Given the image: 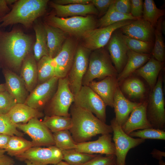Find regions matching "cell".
<instances>
[{
  "label": "cell",
  "mask_w": 165,
  "mask_h": 165,
  "mask_svg": "<svg viewBox=\"0 0 165 165\" xmlns=\"http://www.w3.org/2000/svg\"><path fill=\"white\" fill-rule=\"evenodd\" d=\"M35 40L31 35L18 28L0 31V66L20 71L22 62L33 49Z\"/></svg>",
  "instance_id": "obj_1"
},
{
  "label": "cell",
  "mask_w": 165,
  "mask_h": 165,
  "mask_svg": "<svg viewBox=\"0 0 165 165\" xmlns=\"http://www.w3.org/2000/svg\"><path fill=\"white\" fill-rule=\"evenodd\" d=\"M72 126L69 130L77 143L86 141L98 134L112 132L111 125L100 120L91 112L72 104L70 108Z\"/></svg>",
  "instance_id": "obj_2"
},
{
  "label": "cell",
  "mask_w": 165,
  "mask_h": 165,
  "mask_svg": "<svg viewBox=\"0 0 165 165\" xmlns=\"http://www.w3.org/2000/svg\"><path fill=\"white\" fill-rule=\"evenodd\" d=\"M49 2L48 0H17L9 13L0 19V27L20 24L25 28H30L44 14Z\"/></svg>",
  "instance_id": "obj_3"
},
{
  "label": "cell",
  "mask_w": 165,
  "mask_h": 165,
  "mask_svg": "<svg viewBox=\"0 0 165 165\" xmlns=\"http://www.w3.org/2000/svg\"><path fill=\"white\" fill-rule=\"evenodd\" d=\"M112 63L109 54L103 48L94 50L90 55L82 86H88L96 79L101 80L108 76L117 77L118 74Z\"/></svg>",
  "instance_id": "obj_4"
},
{
  "label": "cell",
  "mask_w": 165,
  "mask_h": 165,
  "mask_svg": "<svg viewBox=\"0 0 165 165\" xmlns=\"http://www.w3.org/2000/svg\"><path fill=\"white\" fill-rule=\"evenodd\" d=\"M162 85L163 77L160 74L147 101L146 114L148 119L152 128L164 130L165 100Z\"/></svg>",
  "instance_id": "obj_5"
},
{
  "label": "cell",
  "mask_w": 165,
  "mask_h": 165,
  "mask_svg": "<svg viewBox=\"0 0 165 165\" xmlns=\"http://www.w3.org/2000/svg\"><path fill=\"white\" fill-rule=\"evenodd\" d=\"M46 20L45 23L50 25L66 33L80 37L86 32L95 29L96 25L94 18L91 16L64 18L50 15L46 17Z\"/></svg>",
  "instance_id": "obj_6"
},
{
  "label": "cell",
  "mask_w": 165,
  "mask_h": 165,
  "mask_svg": "<svg viewBox=\"0 0 165 165\" xmlns=\"http://www.w3.org/2000/svg\"><path fill=\"white\" fill-rule=\"evenodd\" d=\"M90 51L82 46L76 49L72 67L66 76L70 89L74 96L82 86V79L88 66Z\"/></svg>",
  "instance_id": "obj_7"
},
{
  "label": "cell",
  "mask_w": 165,
  "mask_h": 165,
  "mask_svg": "<svg viewBox=\"0 0 165 165\" xmlns=\"http://www.w3.org/2000/svg\"><path fill=\"white\" fill-rule=\"evenodd\" d=\"M74 100L67 78H59L56 91L49 101V116H71L69 110Z\"/></svg>",
  "instance_id": "obj_8"
},
{
  "label": "cell",
  "mask_w": 165,
  "mask_h": 165,
  "mask_svg": "<svg viewBox=\"0 0 165 165\" xmlns=\"http://www.w3.org/2000/svg\"><path fill=\"white\" fill-rule=\"evenodd\" d=\"M15 157L20 161H28L35 165H53L63 160L62 151L55 145L47 148L33 147Z\"/></svg>",
  "instance_id": "obj_9"
},
{
  "label": "cell",
  "mask_w": 165,
  "mask_h": 165,
  "mask_svg": "<svg viewBox=\"0 0 165 165\" xmlns=\"http://www.w3.org/2000/svg\"><path fill=\"white\" fill-rule=\"evenodd\" d=\"M113 132L112 139L115 149L116 165H125V160L129 151L145 141L140 138H134L126 134L115 118L111 121Z\"/></svg>",
  "instance_id": "obj_10"
},
{
  "label": "cell",
  "mask_w": 165,
  "mask_h": 165,
  "mask_svg": "<svg viewBox=\"0 0 165 165\" xmlns=\"http://www.w3.org/2000/svg\"><path fill=\"white\" fill-rule=\"evenodd\" d=\"M73 103L95 114L97 118L105 123L107 106L101 97L89 86H82L78 93L74 96Z\"/></svg>",
  "instance_id": "obj_11"
},
{
  "label": "cell",
  "mask_w": 165,
  "mask_h": 165,
  "mask_svg": "<svg viewBox=\"0 0 165 165\" xmlns=\"http://www.w3.org/2000/svg\"><path fill=\"white\" fill-rule=\"evenodd\" d=\"M133 21H120L105 27L95 28L86 32L81 37L84 46L90 50L102 48L108 43L116 30L130 24Z\"/></svg>",
  "instance_id": "obj_12"
},
{
  "label": "cell",
  "mask_w": 165,
  "mask_h": 165,
  "mask_svg": "<svg viewBox=\"0 0 165 165\" xmlns=\"http://www.w3.org/2000/svg\"><path fill=\"white\" fill-rule=\"evenodd\" d=\"M17 129L32 139L33 147L55 145L53 134L42 121L34 118L26 123L16 124Z\"/></svg>",
  "instance_id": "obj_13"
},
{
  "label": "cell",
  "mask_w": 165,
  "mask_h": 165,
  "mask_svg": "<svg viewBox=\"0 0 165 165\" xmlns=\"http://www.w3.org/2000/svg\"><path fill=\"white\" fill-rule=\"evenodd\" d=\"M58 79L54 76L45 82L37 84L29 94L24 104L37 109L44 106L55 94Z\"/></svg>",
  "instance_id": "obj_14"
},
{
  "label": "cell",
  "mask_w": 165,
  "mask_h": 165,
  "mask_svg": "<svg viewBox=\"0 0 165 165\" xmlns=\"http://www.w3.org/2000/svg\"><path fill=\"white\" fill-rule=\"evenodd\" d=\"M74 42L67 38L60 52L53 58L55 76L59 78L66 77L72 67L76 50Z\"/></svg>",
  "instance_id": "obj_15"
},
{
  "label": "cell",
  "mask_w": 165,
  "mask_h": 165,
  "mask_svg": "<svg viewBox=\"0 0 165 165\" xmlns=\"http://www.w3.org/2000/svg\"><path fill=\"white\" fill-rule=\"evenodd\" d=\"M110 56L118 74L123 70L127 63L129 50L122 33L115 32L108 42Z\"/></svg>",
  "instance_id": "obj_16"
},
{
  "label": "cell",
  "mask_w": 165,
  "mask_h": 165,
  "mask_svg": "<svg viewBox=\"0 0 165 165\" xmlns=\"http://www.w3.org/2000/svg\"><path fill=\"white\" fill-rule=\"evenodd\" d=\"M112 139L110 134L102 135L96 140L77 143L74 149L90 154L99 153L106 155H115V147Z\"/></svg>",
  "instance_id": "obj_17"
},
{
  "label": "cell",
  "mask_w": 165,
  "mask_h": 165,
  "mask_svg": "<svg viewBox=\"0 0 165 165\" xmlns=\"http://www.w3.org/2000/svg\"><path fill=\"white\" fill-rule=\"evenodd\" d=\"M123 34L127 37L146 42H152L154 28L142 17L133 20L121 28Z\"/></svg>",
  "instance_id": "obj_18"
},
{
  "label": "cell",
  "mask_w": 165,
  "mask_h": 165,
  "mask_svg": "<svg viewBox=\"0 0 165 165\" xmlns=\"http://www.w3.org/2000/svg\"><path fill=\"white\" fill-rule=\"evenodd\" d=\"M6 90L15 99L17 103H24L29 94L24 83L20 76L13 71L3 69Z\"/></svg>",
  "instance_id": "obj_19"
},
{
  "label": "cell",
  "mask_w": 165,
  "mask_h": 165,
  "mask_svg": "<svg viewBox=\"0 0 165 165\" xmlns=\"http://www.w3.org/2000/svg\"><path fill=\"white\" fill-rule=\"evenodd\" d=\"M88 86L101 97L106 106L113 108L114 95L119 86L117 77L108 76L99 81L93 80Z\"/></svg>",
  "instance_id": "obj_20"
},
{
  "label": "cell",
  "mask_w": 165,
  "mask_h": 165,
  "mask_svg": "<svg viewBox=\"0 0 165 165\" xmlns=\"http://www.w3.org/2000/svg\"><path fill=\"white\" fill-rule=\"evenodd\" d=\"M147 105L146 101L140 102L121 126L123 131L127 134L138 130L152 128L147 118Z\"/></svg>",
  "instance_id": "obj_21"
},
{
  "label": "cell",
  "mask_w": 165,
  "mask_h": 165,
  "mask_svg": "<svg viewBox=\"0 0 165 165\" xmlns=\"http://www.w3.org/2000/svg\"><path fill=\"white\" fill-rule=\"evenodd\" d=\"M140 102H133L127 99L119 86L114 95L113 107L116 115L115 119L118 124L122 126Z\"/></svg>",
  "instance_id": "obj_22"
},
{
  "label": "cell",
  "mask_w": 165,
  "mask_h": 165,
  "mask_svg": "<svg viewBox=\"0 0 165 165\" xmlns=\"http://www.w3.org/2000/svg\"><path fill=\"white\" fill-rule=\"evenodd\" d=\"M20 71V76L30 93L38 84L37 62L31 52L24 59Z\"/></svg>",
  "instance_id": "obj_23"
},
{
  "label": "cell",
  "mask_w": 165,
  "mask_h": 165,
  "mask_svg": "<svg viewBox=\"0 0 165 165\" xmlns=\"http://www.w3.org/2000/svg\"><path fill=\"white\" fill-rule=\"evenodd\" d=\"M49 3L50 6L54 9L56 16L59 17L99 14L97 9L91 2L86 4H77L65 5L57 4L52 1L50 2Z\"/></svg>",
  "instance_id": "obj_24"
},
{
  "label": "cell",
  "mask_w": 165,
  "mask_h": 165,
  "mask_svg": "<svg viewBox=\"0 0 165 165\" xmlns=\"http://www.w3.org/2000/svg\"><path fill=\"white\" fill-rule=\"evenodd\" d=\"M43 24L46 33L49 57L53 58L61 50L66 39V33L45 22Z\"/></svg>",
  "instance_id": "obj_25"
},
{
  "label": "cell",
  "mask_w": 165,
  "mask_h": 165,
  "mask_svg": "<svg viewBox=\"0 0 165 165\" xmlns=\"http://www.w3.org/2000/svg\"><path fill=\"white\" fill-rule=\"evenodd\" d=\"M15 124L26 123L34 118L43 117L44 114L38 109L34 108L24 103H16L6 114Z\"/></svg>",
  "instance_id": "obj_26"
},
{
  "label": "cell",
  "mask_w": 165,
  "mask_h": 165,
  "mask_svg": "<svg viewBox=\"0 0 165 165\" xmlns=\"http://www.w3.org/2000/svg\"><path fill=\"white\" fill-rule=\"evenodd\" d=\"M127 57L125 66L117 77L119 83L129 77L136 70L146 63L151 57V55L150 54L138 53L129 49Z\"/></svg>",
  "instance_id": "obj_27"
},
{
  "label": "cell",
  "mask_w": 165,
  "mask_h": 165,
  "mask_svg": "<svg viewBox=\"0 0 165 165\" xmlns=\"http://www.w3.org/2000/svg\"><path fill=\"white\" fill-rule=\"evenodd\" d=\"M163 66V62L156 60L152 57H151L144 65L134 72L143 78L152 90L156 83Z\"/></svg>",
  "instance_id": "obj_28"
},
{
  "label": "cell",
  "mask_w": 165,
  "mask_h": 165,
  "mask_svg": "<svg viewBox=\"0 0 165 165\" xmlns=\"http://www.w3.org/2000/svg\"><path fill=\"white\" fill-rule=\"evenodd\" d=\"M33 26L35 35L33 48V55L38 62L43 57L49 56L47 35L43 23L35 21Z\"/></svg>",
  "instance_id": "obj_29"
},
{
  "label": "cell",
  "mask_w": 165,
  "mask_h": 165,
  "mask_svg": "<svg viewBox=\"0 0 165 165\" xmlns=\"http://www.w3.org/2000/svg\"><path fill=\"white\" fill-rule=\"evenodd\" d=\"M122 82L120 90L123 94L132 100L144 98L146 89L144 83L139 79L134 77H128Z\"/></svg>",
  "instance_id": "obj_30"
},
{
  "label": "cell",
  "mask_w": 165,
  "mask_h": 165,
  "mask_svg": "<svg viewBox=\"0 0 165 165\" xmlns=\"http://www.w3.org/2000/svg\"><path fill=\"white\" fill-rule=\"evenodd\" d=\"M38 84H41L55 76V69L53 58L49 56L42 57L37 62Z\"/></svg>",
  "instance_id": "obj_31"
},
{
  "label": "cell",
  "mask_w": 165,
  "mask_h": 165,
  "mask_svg": "<svg viewBox=\"0 0 165 165\" xmlns=\"http://www.w3.org/2000/svg\"><path fill=\"white\" fill-rule=\"evenodd\" d=\"M113 4L98 21V24L100 28L105 27L120 21L133 20L139 19L133 16L131 14H125L117 11L114 8Z\"/></svg>",
  "instance_id": "obj_32"
},
{
  "label": "cell",
  "mask_w": 165,
  "mask_h": 165,
  "mask_svg": "<svg viewBox=\"0 0 165 165\" xmlns=\"http://www.w3.org/2000/svg\"><path fill=\"white\" fill-rule=\"evenodd\" d=\"M42 122L50 131L53 133L69 130L72 126L71 116H46Z\"/></svg>",
  "instance_id": "obj_33"
},
{
  "label": "cell",
  "mask_w": 165,
  "mask_h": 165,
  "mask_svg": "<svg viewBox=\"0 0 165 165\" xmlns=\"http://www.w3.org/2000/svg\"><path fill=\"white\" fill-rule=\"evenodd\" d=\"M33 147L31 141H28L22 137L14 135L11 136L5 149L8 155L16 157Z\"/></svg>",
  "instance_id": "obj_34"
},
{
  "label": "cell",
  "mask_w": 165,
  "mask_h": 165,
  "mask_svg": "<svg viewBox=\"0 0 165 165\" xmlns=\"http://www.w3.org/2000/svg\"><path fill=\"white\" fill-rule=\"evenodd\" d=\"M142 18L154 28L159 19L165 15V10L158 8L153 0H145L143 2Z\"/></svg>",
  "instance_id": "obj_35"
},
{
  "label": "cell",
  "mask_w": 165,
  "mask_h": 165,
  "mask_svg": "<svg viewBox=\"0 0 165 165\" xmlns=\"http://www.w3.org/2000/svg\"><path fill=\"white\" fill-rule=\"evenodd\" d=\"M162 18L158 21L154 30L155 42L151 54L152 57L156 60L163 62L165 60V45L162 35L161 28Z\"/></svg>",
  "instance_id": "obj_36"
},
{
  "label": "cell",
  "mask_w": 165,
  "mask_h": 165,
  "mask_svg": "<svg viewBox=\"0 0 165 165\" xmlns=\"http://www.w3.org/2000/svg\"><path fill=\"white\" fill-rule=\"evenodd\" d=\"M63 160L70 165H82L97 155L79 152L74 149L62 151Z\"/></svg>",
  "instance_id": "obj_37"
},
{
  "label": "cell",
  "mask_w": 165,
  "mask_h": 165,
  "mask_svg": "<svg viewBox=\"0 0 165 165\" xmlns=\"http://www.w3.org/2000/svg\"><path fill=\"white\" fill-rule=\"evenodd\" d=\"M55 145L61 151L74 149L77 143L73 139L69 130L53 133Z\"/></svg>",
  "instance_id": "obj_38"
},
{
  "label": "cell",
  "mask_w": 165,
  "mask_h": 165,
  "mask_svg": "<svg viewBox=\"0 0 165 165\" xmlns=\"http://www.w3.org/2000/svg\"><path fill=\"white\" fill-rule=\"evenodd\" d=\"M123 36L128 48L130 50L140 53L151 54L152 50V42L132 38L123 34Z\"/></svg>",
  "instance_id": "obj_39"
},
{
  "label": "cell",
  "mask_w": 165,
  "mask_h": 165,
  "mask_svg": "<svg viewBox=\"0 0 165 165\" xmlns=\"http://www.w3.org/2000/svg\"><path fill=\"white\" fill-rule=\"evenodd\" d=\"M129 135L132 137H136L144 140H165V132L164 130L152 128L135 131L130 133Z\"/></svg>",
  "instance_id": "obj_40"
},
{
  "label": "cell",
  "mask_w": 165,
  "mask_h": 165,
  "mask_svg": "<svg viewBox=\"0 0 165 165\" xmlns=\"http://www.w3.org/2000/svg\"><path fill=\"white\" fill-rule=\"evenodd\" d=\"M17 129L16 124L11 120L6 114H0V134L23 136V134Z\"/></svg>",
  "instance_id": "obj_41"
},
{
  "label": "cell",
  "mask_w": 165,
  "mask_h": 165,
  "mask_svg": "<svg viewBox=\"0 0 165 165\" xmlns=\"http://www.w3.org/2000/svg\"><path fill=\"white\" fill-rule=\"evenodd\" d=\"M16 103L15 99L7 90L0 92V114H7Z\"/></svg>",
  "instance_id": "obj_42"
},
{
  "label": "cell",
  "mask_w": 165,
  "mask_h": 165,
  "mask_svg": "<svg viewBox=\"0 0 165 165\" xmlns=\"http://www.w3.org/2000/svg\"><path fill=\"white\" fill-rule=\"evenodd\" d=\"M116 157L115 155L105 156L99 155L82 165H116Z\"/></svg>",
  "instance_id": "obj_43"
},
{
  "label": "cell",
  "mask_w": 165,
  "mask_h": 165,
  "mask_svg": "<svg viewBox=\"0 0 165 165\" xmlns=\"http://www.w3.org/2000/svg\"><path fill=\"white\" fill-rule=\"evenodd\" d=\"M115 0H91L92 3L97 9L100 15L105 14L110 6Z\"/></svg>",
  "instance_id": "obj_44"
},
{
  "label": "cell",
  "mask_w": 165,
  "mask_h": 165,
  "mask_svg": "<svg viewBox=\"0 0 165 165\" xmlns=\"http://www.w3.org/2000/svg\"><path fill=\"white\" fill-rule=\"evenodd\" d=\"M115 9L123 14H130L131 2L129 0H115L113 4Z\"/></svg>",
  "instance_id": "obj_45"
},
{
  "label": "cell",
  "mask_w": 165,
  "mask_h": 165,
  "mask_svg": "<svg viewBox=\"0 0 165 165\" xmlns=\"http://www.w3.org/2000/svg\"><path fill=\"white\" fill-rule=\"evenodd\" d=\"M130 14L134 17L140 18L142 17L143 1L142 0H131Z\"/></svg>",
  "instance_id": "obj_46"
},
{
  "label": "cell",
  "mask_w": 165,
  "mask_h": 165,
  "mask_svg": "<svg viewBox=\"0 0 165 165\" xmlns=\"http://www.w3.org/2000/svg\"><path fill=\"white\" fill-rule=\"evenodd\" d=\"M17 0H0V18H2L10 11L8 6L13 4Z\"/></svg>",
  "instance_id": "obj_47"
},
{
  "label": "cell",
  "mask_w": 165,
  "mask_h": 165,
  "mask_svg": "<svg viewBox=\"0 0 165 165\" xmlns=\"http://www.w3.org/2000/svg\"><path fill=\"white\" fill-rule=\"evenodd\" d=\"M5 149L0 148V165H11L14 164V160L6 155Z\"/></svg>",
  "instance_id": "obj_48"
},
{
  "label": "cell",
  "mask_w": 165,
  "mask_h": 165,
  "mask_svg": "<svg viewBox=\"0 0 165 165\" xmlns=\"http://www.w3.org/2000/svg\"><path fill=\"white\" fill-rule=\"evenodd\" d=\"M52 2L57 4L65 5L73 4H88L90 3V0H54Z\"/></svg>",
  "instance_id": "obj_49"
},
{
  "label": "cell",
  "mask_w": 165,
  "mask_h": 165,
  "mask_svg": "<svg viewBox=\"0 0 165 165\" xmlns=\"http://www.w3.org/2000/svg\"><path fill=\"white\" fill-rule=\"evenodd\" d=\"M11 136L0 134V148L5 149Z\"/></svg>",
  "instance_id": "obj_50"
},
{
  "label": "cell",
  "mask_w": 165,
  "mask_h": 165,
  "mask_svg": "<svg viewBox=\"0 0 165 165\" xmlns=\"http://www.w3.org/2000/svg\"><path fill=\"white\" fill-rule=\"evenodd\" d=\"M152 156L159 160H161L163 157H165V153L158 150L154 149L151 153Z\"/></svg>",
  "instance_id": "obj_51"
},
{
  "label": "cell",
  "mask_w": 165,
  "mask_h": 165,
  "mask_svg": "<svg viewBox=\"0 0 165 165\" xmlns=\"http://www.w3.org/2000/svg\"><path fill=\"white\" fill-rule=\"evenodd\" d=\"M161 28L162 33L165 35V21L162 20L161 23Z\"/></svg>",
  "instance_id": "obj_52"
},
{
  "label": "cell",
  "mask_w": 165,
  "mask_h": 165,
  "mask_svg": "<svg viewBox=\"0 0 165 165\" xmlns=\"http://www.w3.org/2000/svg\"><path fill=\"white\" fill-rule=\"evenodd\" d=\"M6 90V88L5 83L0 84V92Z\"/></svg>",
  "instance_id": "obj_53"
},
{
  "label": "cell",
  "mask_w": 165,
  "mask_h": 165,
  "mask_svg": "<svg viewBox=\"0 0 165 165\" xmlns=\"http://www.w3.org/2000/svg\"><path fill=\"white\" fill-rule=\"evenodd\" d=\"M70 165L65 161H63L62 160L59 162L58 163L53 165Z\"/></svg>",
  "instance_id": "obj_54"
},
{
  "label": "cell",
  "mask_w": 165,
  "mask_h": 165,
  "mask_svg": "<svg viewBox=\"0 0 165 165\" xmlns=\"http://www.w3.org/2000/svg\"><path fill=\"white\" fill-rule=\"evenodd\" d=\"M159 163L160 165H165L164 162L162 160H159Z\"/></svg>",
  "instance_id": "obj_55"
},
{
  "label": "cell",
  "mask_w": 165,
  "mask_h": 165,
  "mask_svg": "<svg viewBox=\"0 0 165 165\" xmlns=\"http://www.w3.org/2000/svg\"><path fill=\"white\" fill-rule=\"evenodd\" d=\"M24 162L26 164V165H35L34 164L31 163V162L28 161H25ZM11 165H14V164H12Z\"/></svg>",
  "instance_id": "obj_56"
},
{
  "label": "cell",
  "mask_w": 165,
  "mask_h": 165,
  "mask_svg": "<svg viewBox=\"0 0 165 165\" xmlns=\"http://www.w3.org/2000/svg\"><path fill=\"white\" fill-rule=\"evenodd\" d=\"M0 28H1V27H0ZM0 31H1V30H0Z\"/></svg>",
  "instance_id": "obj_57"
},
{
  "label": "cell",
  "mask_w": 165,
  "mask_h": 165,
  "mask_svg": "<svg viewBox=\"0 0 165 165\" xmlns=\"http://www.w3.org/2000/svg\"><path fill=\"white\" fill-rule=\"evenodd\" d=\"M145 165H147V164H145Z\"/></svg>",
  "instance_id": "obj_58"
}]
</instances>
